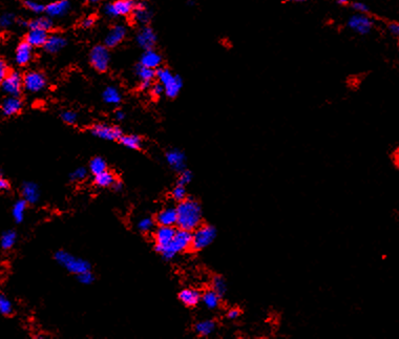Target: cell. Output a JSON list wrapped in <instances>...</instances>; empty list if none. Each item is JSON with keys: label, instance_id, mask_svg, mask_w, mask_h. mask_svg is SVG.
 <instances>
[{"label": "cell", "instance_id": "cell-1", "mask_svg": "<svg viewBox=\"0 0 399 339\" xmlns=\"http://www.w3.org/2000/svg\"><path fill=\"white\" fill-rule=\"evenodd\" d=\"M178 222L180 229L195 231L202 222V208L199 202L192 198H186L177 206Z\"/></svg>", "mask_w": 399, "mask_h": 339}, {"label": "cell", "instance_id": "cell-2", "mask_svg": "<svg viewBox=\"0 0 399 339\" xmlns=\"http://www.w3.org/2000/svg\"><path fill=\"white\" fill-rule=\"evenodd\" d=\"M191 245H192V231L184 230V229L179 228L170 244L162 250L160 254L163 256L164 259L170 260L177 254L184 252V251L190 249Z\"/></svg>", "mask_w": 399, "mask_h": 339}, {"label": "cell", "instance_id": "cell-3", "mask_svg": "<svg viewBox=\"0 0 399 339\" xmlns=\"http://www.w3.org/2000/svg\"><path fill=\"white\" fill-rule=\"evenodd\" d=\"M55 259L59 265L66 268L73 274H81L83 272L91 270V264L85 259L79 258L70 254L67 251L59 250L55 254Z\"/></svg>", "mask_w": 399, "mask_h": 339}, {"label": "cell", "instance_id": "cell-4", "mask_svg": "<svg viewBox=\"0 0 399 339\" xmlns=\"http://www.w3.org/2000/svg\"><path fill=\"white\" fill-rule=\"evenodd\" d=\"M217 237V229L211 225H200L192 233L191 249L195 251L208 247Z\"/></svg>", "mask_w": 399, "mask_h": 339}, {"label": "cell", "instance_id": "cell-5", "mask_svg": "<svg viewBox=\"0 0 399 339\" xmlns=\"http://www.w3.org/2000/svg\"><path fill=\"white\" fill-rule=\"evenodd\" d=\"M136 5L135 0H116L114 3L105 5L103 12L109 17L128 16L133 14Z\"/></svg>", "mask_w": 399, "mask_h": 339}, {"label": "cell", "instance_id": "cell-6", "mask_svg": "<svg viewBox=\"0 0 399 339\" xmlns=\"http://www.w3.org/2000/svg\"><path fill=\"white\" fill-rule=\"evenodd\" d=\"M348 28L358 35H368L374 27V21L369 14L355 13L348 19Z\"/></svg>", "mask_w": 399, "mask_h": 339}, {"label": "cell", "instance_id": "cell-7", "mask_svg": "<svg viewBox=\"0 0 399 339\" xmlns=\"http://www.w3.org/2000/svg\"><path fill=\"white\" fill-rule=\"evenodd\" d=\"M110 59V52L106 46H96L93 48L90 55V61L96 71L101 73L105 72L109 69Z\"/></svg>", "mask_w": 399, "mask_h": 339}, {"label": "cell", "instance_id": "cell-8", "mask_svg": "<svg viewBox=\"0 0 399 339\" xmlns=\"http://www.w3.org/2000/svg\"><path fill=\"white\" fill-rule=\"evenodd\" d=\"M2 86L4 92L12 97H19L24 86V77L18 72H10L3 80Z\"/></svg>", "mask_w": 399, "mask_h": 339}, {"label": "cell", "instance_id": "cell-9", "mask_svg": "<svg viewBox=\"0 0 399 339\" xmlns=\"http://www.w3.org/2000/svg\"><path fill=\"white\" fill-rule=\"evenodd\" d=\"M46 86H47V78L42 73L32 71L25 75L24 87L28 92L36 94L45 90Z\"/></svg>", "mask_w": 399, "mask_h": 339}, {"label": "cell", "instance_id": "cell-10", "mask_svg": "<svg viewBox=\"0 0 399 339\" xmlns=\"http://www.w3.org/2000/svg\"><path fill=\"white\" fill-rule=\"evenodd\" d=\"M176 232L177 230L174 226H160L157 228L154 237L156 243L155 250L158 253H160L162 250L170 244L172 238L176 235Z\"/></svg>", "mask_w": 399, "mask_h": 339}, {"label": "cell", "instance_id": "cell-11", "mask_svg": "<svg viewBox=\"0 0 399 339\" xmlns=\"http://www.w3.org/2000/svg\"><path fill=\"white\" fill-rule=\"evenodd\" d=\"M91 133L97 138H100L102 140H107V141L120 140V138L122 137V131L119 127L111 126L107 124L94 125L91 129Z\"/></svg>", "mask_w": 399, "mask_h": 339}, {"label": "cell", "instance_id": "cell-12", "mask_svg": "<svg viewBox=\"0 0 399 339\" xmlns=\"http://www.w3.org/2000/svg\"><path fill=\"white\" fill-rule=\"evenodd\" d=\"M136 40L140 48L144 49L145 51L153 50L157 42V36L152 28L145 26L138 32Z\"/></svg>", "mask_w": 399, "mask_h": 339}, {"label": "cell", "instance_id": "cell-13", "mask_svg": "<svg viewBox=\"0 0 399 339\" xmlns=\"http://www.w3.org/2000/svg\"><path fill=\"white\" fill-rule=\"evenodd\" d=\"M70 8L69 0H55L46 7V13L51 18H60L69 13Z\"/></svg>", "mask_w": 399, "mask_h": 339}, {"label": "cell", "instance_id": "cell-14", "mask_svg": "<svg viewBox=\"0 0 399 339\" xmlns=\"http://www.w3.org/2000/svg\"><path fill=\"white\" fill-rule=\"evenodd\" d=\"M126 36V29L122 25L114 26L110 32L107 33L104 39V45L107 48H115L123 41Z\"/></svg>", "mask_w": 399, "mask_h": 339}, {"label": "cell", "instance_id": "cell-15", "mask_svg": "<svg viewBox=\"0 0 399 339\" xmlns=\"http://www.w3.org/2000/svg\"><path fill=\"white\" fill-rule=\"evenodd\" d=\"M166 161L168 165L175 171L181 172L185 169L186 157L184 152L179 149H171L166 154Z\"/></svg>", "mask_w": 399, "mask_h": 339}, {"label": "cell", "instance_id": "cell-16", "mask_svg": "<svg viewBox=\"0 0 399 339\" xmlns=\"http://www.w3.org/2000/svg\"><path fill=\"white\" fill-rule=\"evenodd\" d=\"M33 57V47H32L30 43L27 41L20 42L15 53V61L20 67H25V65L29 64L30 61Z\"/></svg>", "mask_w": 399, "mask_h": 339}, {"label": "cell", "instance_id": "cell-17", "mask_svg": "<svg viewBox=\"0 0 399 339\" xmlns=\"http://www.w3.org/2000/svg\"><path fill=\"white\" fill-rule=\"evenodd\" d=\"M157 223L159 226H175L178 222L177 207H165L157 214Z\"/></svg>", "mask_w": 399, "mask_h": 339}, {"label": "cell", "instance_id": "cell-18", "mask_svg": "<svg viewBox=\"0 0 399 339\" xmlns=\"http://www.w3.org/2000/svg\"><path fill=\"white\" fill-rule=\"evenodd\" d=\"M133 18L136 23L140 26H147L148 23L153 17V13L148 6L144 3H138L133 12Z\"/></svg>", "mask_w": 399, "mask_h": 339}, {"label": "cell", "instance_id": "cell-19", "mask_svg": "<svg viewBox=\"0 0 399 339\" xmlns=\"http://www.w3.org/2000/svg\"><path fill=\"white\" fill-rule=\"evenodd\" d=\"M21 108H23V101L20 100L19 97H12L9 96L7 99L3 101L2 104V111L4 116L6 117H12L17 115Z\"/></svg>", "mask_w": 399, "mask_h": 339}, {"label": "cell", "instance_id": "cell-20", "mask_svg": "<svg viewBox=\"0 0 399 339\" xmlns=\"http://www.w3.org/2000/svg\"><path fill=\"white\" fill-rule=\"evenodd\" d=\"M49 34L47 31L42 30H30L29 33L26 36V41L33 48H39V47H45L46 42L48 41Z\"/></svg>", "mask_w": 399, "mask_h": 339}, {"label": "cell", "instance_id": "cell-21", "mask_svg": "<svg viewBox=\"0 0 399 339\" xmlns=\"http://www.w3.org/2000/svg\"><path fill=\"white\" fill-rule=\"evenodd\" d=\"M21 194L23 198L30 204H35L39 201L40 191L38 185L33 182H26L21 187Z\"/></svg>", "mask_w": 399, "mask_h": 339}, {"label": "cell", "instance_id": "cell-22", "mask_svg": "<svg viewBox=\"0 0 399 339\" xmlns=\"http://www.w3.org/2000/svg\"><path fill=\"white\" fill-rule=\"evenodd\" d=\"M179 299L187 307H195L202 300V294L196 289H184L179 293Z\"/></svg>", "mask_w": 399, "mask_h": 339}, {"label": "cell", "instance_id": "cell-23", "mask_svg": "<svg viewBox=\"0 0 399 339\" xmlns=\"http://www.w3.org/2000/svg\"><path fill=\"white\" fill-rule=\"evenodd\" d=\"M67 47V39L61 35L54 34L49 36L43 49L50 54H56Z\"/></svg>", "mask_w": 399, "mask_h": 339}, {"label": "cell", "instance_id": "cell-24", "mask_svg": "<svg viewBox=\"0 0 399 339\" xmlns=\"http://www.w3.org/2000/svg\"><path fill=\"white\" fill-rule=\"evenodd\" d=\"M162 62V58L160 55L153 51V50H147L143 53L141 60H140V64L143 65V67L149 68V69H157L160 67V64Z\"/></svg>", "mask_w": 399, "mask_h": 339}, {"label": "cell", "instance_id": "cell-25", "mask_svg": "<svg viewBox=\"0 0 399 339\" xmlns=\"http://www.w3.org/2000/svg\"><path fill=\"white\" fill-rule=\"evenodd\" d=\"M54 27V23H53V19L51 17L47 16H41L38 18H35L33 20L29 21V29L30 30H42V31H51Z\"/></svg>", "mask_w": 399, "mask_h": 339}, {"label": "cell", "instance_id": "cell-26", "mask_svg": "<svg viewBox=\"0 0 399 339\" xmlns=\"http://www.w3.org/2000/svg\"><path fill=\"white\" fill-rule=\"evenodd\" d=\"M164 87H165V95L168 98H176L183 87L182 78L180 76L175 75L172 79L167 84L164 85Z\"/></svg>", "mask_w": 399, "mask_h": 339}, {"label": "cell", "instance_id": "cell-27", "mask_svg": "<svg viewBox=\"0 0 399 339\" xmlns=\"http://www.w3.org/2000/svg\"><path fill=\"white\" fill-rule=\"evenodd\" d=\"M221 296L212 289L202 294V301L208 309H217L220 304Z\"/></svg>", "mask_w": 399, "mask_h": 339}, {"label": "cell", "instance_id": "cell-28", "mask_svg": "<svg viewBox=\"0 0 399 339\" xmlns=\"http://www.w3.org/2000/svg\"><path fill=\"white\" fill-rule=\"evenodd\" d=\"M102 98L105 103L111 105H117L121 102V95L114 86L106 87L102 93Z\"/></svg>", "mask_w": 399, "mask_h": 339}, {"label": "cell", "instance_id": "cell-29", "mask_svg": "<svg viewBox=\"0 0 399 339\" xmlns=\"http://www.w3.org/2000/svg\"><path fill=\"white\" fill-rule=\"evenodd\" d=\"M94 182L97 186H98V187L104 188V187H110V186H113V184L116 182V179L112 172L105 170L99 174H97V176H95Z\"/></svg>", "mask_w": 399, "mask_h": 339}, {"label": "cell", "instance_id": "cell-30", "mask_svg": "<svg viewBox=\"0 0 399 339\" xmlns=\"http://www.w3.org/2000/svg\"><path fill=\"white\" fill-rule=\"evenodd\" d=\"M215 326L217 325H215V322L213 320L207 319V320H202V321L198 322L195 325V330H196L197 334H199L200 336L206 337L214 332Z\"/></svg>", "mask_w": 399, "mask_h": 339}, {"label": "cell", "instance_id": "cell-31", "mask_svg": "<svg viewBox=\"0 0 399 339\" xmlns=\"http://www.w3.org/2000/svg\"><path fill=\"white\" fill-rule=\"evenodd\" d=\"M120 143L131 149H140L142 146V140L140 137L136 135H127V136H122L120 138Z\"/></svg>", "mask_w": 399, "mask_h": 339}, {"label": "cell", "instance_id": "cell-32", "mask_svg": "<svg viewBox=\"0 0 399 339\" xmlns=\"http://www.w3.org/2000/svg\"><path fill=\"white\" fill-rule=\"evenodd\" d=\"M27 204L28 202L25 199H23V200H18L13 206L12 214L16 223H21L24 221L25 213L27 210Z\"/></svg>", "mask_w": 399, "mask_h": 339}, {"label": "cell", "instance_id": "cell-33", "mask_svg": "<svg viewBox=\"0 0 399 339\" xmlns=\"http://www.w3.org/2000/svg\"><path fill=\"white\" fill-rule=\"evenodd\" d=\"M211 289L217 292L221 297L224 296L227 292V283H226L225 278L221 275L213 276L211 280Z\"/></svg>", "mask_w": 399, "mask_h": 339}, {"label": "cell", "instance_id": "cell-34", "mask_svg": "<svg viewBox=\"0 0 399 339\" xmlns=\"http://www.w3.org/2000/svg\"><path fill=\"white\" fill-rule=\"evenodd\" d=\"M136 74L142 81H153L156 77L155 70L143 67L141 64H139L136 68Z\"/></svg>", "mask_w": 399, "mask_h": 339}, {"label": "cell", "instance_id": "cell-35", "mask_svg": "<svg viewBox=\"0 0 399 339\" xmlns=\"http://www.w3.org/2000/svg\"><path fill=\"white\" fill-rule=\"evenodd\" d=\"M16 238L17 235L13 230H8L4 232L2 235V248L4 250H10L11 248H13L16 243Z\"/></svg>", "mask_w": 399, "mask_h": 339}, {"label": "cell", "instance_id": "cell-36", "mask_svg": "<svg viewBox=\"0 0 399 339\" xmlns=\"http://www.w3.org/2000/svg\"><path fill=\"white\" fill-rule=\"evenodd\" d=\"M106 168H107L106 162L100 157L94 158L90 163V170L94 174V176H97V174H99V173L107 170Z\"/></svg>", "mask_w": 399, "mask_h": 339}, {"label": "cell", "instance_id": "cell-37", "mask_svg": "<svg viewBox=\"0 0 399 339\" xmlns=\"http://www.w3.org/2000/svg\"><path fill=\"white\" fill-rule=\"evenodd\" d=\"M24 6L29 11H31V12H33L35 14H41L43 12H46V6L38 2H35V0H25Z\"/></svg>", "mask_w": 399, "mask_h": 339}, {"label": "cell", "instance_id": "cell-38", "mask_svg": "<svg viewBox=\"0 0 399 339\" xmlns=\"http://www.w3.org/2000/svg\"><path fill=\"white\" fill-rule=\"evenodd\" d=\"M174 76L175 75H172V73L168 69H159L156 72V77L158 78V81L163 85L167 84Z\"/></svg>", "mask_w": 399, "mask_h": 339}, {"label": "cell", "instance_id": "cell-39", "mask_svg": "<svg viewBox=\"0 0 399 339\" xmlns=\"http://www.w3.org/2000/svg\"><path fill=\"white\" fill-rule=\"evenodd\" d=\"M155 222L152 217H144L138 223V229L143 233L150 232L154 229Z\"/></svg>", "mask_w": 399, "mask_h": 339}, {"label": "cell", "instance_id": "cell-40", "mask_svg": "<svg viewBox=\"0 0 399 339\" xmlns=\"http://www.w3.org/2000/svg\"><path fill=\"white\" fill-rule=\"evenodd\" d=\"M171 196H172V199H174L177 202H179V203L182 202V201H184L187 198L185 186H182V185H178L177 184L176 187L172 189Z\"/></svg>", "mask_w": 399, "mask_h": 339}, {"label": "cell", "instance_id": "cell-41", "mask_svg": "<svg viewBox=\"0 0 399 339\" xmlns=\"http://www.w3.org/2000/svg\"><path fill=\"white\" fill-rule=\"evenodd\" d=\"M13 308H12V302H11L5 295L0 296V313L3 315H10L12 314Z\"/></svg>", "mask_w": 399, "mask_h": 339}, {"label": "cell", "instance_id": "cell-42", "mask_svg": "<svg viewBox=\"0 0 399 339\" xmlns=\"http://www.w3.org/2000/svg\"><path fill=\"white\" fill-rule=\"evenodd\" d=\"M86 176H88V170H86L84 167H79L77 169H75L71 173L70 179L73 182H79V181L84 180L86 178Z\"/></svg>", "mask_w": 399, "mask_h": 339}, {"label": "cell", "instance_id": "cell-43", "mask_svg": "<svg viewBox=\"0 0 399 339\" xmlns=\"http://www.w3.org/2000/svg\"><path fill=\"white\" fill-rule=\"evenodd\" d=\"M61 119L64 123L73 125L77 122V114L73 111H66L61 114Z\"/></svg>", "mask_w": 399, "mask_h": 339}, {"label": "cell", "instance_id": "cell-44", "mask_svg": "<svg viewBox=\"0 0 399 339\" xmlns=\"http://www.w3.org/2000/svg\"><path fill=\"white\" fill-rule=\"evenodd\" d=\"M15 23V16L11 13H5L0 17V27L8 29Z\"/></svg>", "mask_w": 399, "mask_h": 339}, {"label": "cell", "instance_id": "cell-45", "mask_svg": "<svg viewBox=\"0 0 399 339\" xmlns=\"http://www.w3.org/2000/svg\"><path fill=\"white\" fill-rule=\"evenodd\" d=\"M192 180V173L191 171L184 169L183 171L180 172V177L178 179V185H182V186H186L187 184H189Z\"/></svg>", "mask_w": 399, "mask_h": 339}, {"label": "cell", "instance_id": "cell-46", "mask_svg": "<svg viewBox=\"0 0 399 339\" xmlns=\"http://www.w3.org/2000/svg\"><path fill=\"white\" fill-rule=\"evenodd\" d=\"M351 8L355 11V13H358V14H369V12H370L369 7L361 2L352 3Z\"/></svg>", "mask_w": 399, "mask_h": 339}, {"label": "cell", "instance_id": "cell-47", "mask_svg": "<svg viewBox=\"0 0 399 339\" xmlns=\"http://www.w3.org/2000/svg\"><path fill=\"white\" fill-rule=\"evenodd\" d=\"M77 278H78V280L81 282V283H83V285H91V283L94 281V279H95V277H94V275H93V273L91 272V270L90 271H86V272H83V273H81V274H78L77 275Z\"/></svg>", "mask_w": 399, "mask_h": 339}, {"label": "cell", "instance_id": "cell-48", "mask_svg": "<svg viewBox=\"0 0 399 339\" xmlns=\"http://www.w3.org/2000/svg\"><path fill=\"white\" fill-rule=\"evenodd\" d=\"M150 93H152V95L154 97L158 98L161 95H163V93H165V87H164L163 84L160 83V82L155 83V84L152 85V87H150Z\"/></svg>", "mask_w": 399, "mask_h": 339}, {"label": "cell", "instance_id": "cell-49", "mask_svg": "<svg viewBox=\"0 0 399 339\" xmlns=\"http://www.w3.org/2000/svg\"><path fill=\"white\" fill-rule=\"evenodd\" d=\"M9 69H8V65L5 61H0V79L4 80L7 76L9 75Z\"/></svg>", "mask_w": 399, "mask_h": 339}, {"label": "cell", "instance_id": "cell-50", "mask_svg": "<svg viewBox=\"0 0 399 339\" xmlns=\"http://www.w3.org/2000/svg\"><path fill=\"white\" fill-rule=\"evenodd\" d=\"M241 314H242V312L240 309H230L227 312V317H228V319L234 320V319H238L241 316Z\"/></svg>", "mask_w": 399, "mask_h": 339}, {"label": "cell", "instance_id": "cell-51", "mask_svg": "<svg viewBox=\"0 0 399 339\" xmlns=\"http://www.w3.org/2000/svg\"><path fill=\"white\" fill-rule=\"evenodd\" d=\"M94 25H95V18L92 17V16L86 17L85 19L82 20V23H81V26H82L84 29H90V28H92Z\"/></svg>", "mask_w": 399, "mask_h": 339}, {"label": "cell", "instance_id": "cell-52", "mask_svg": "<svg viewBox=\"0 0 399 339\" xmlns=\"http://www.w3.org/2000/svg\"><path fill=\"white\" fill-rule=\"evenodd\" d=\"M389 30L393 35L399 37V24H391L389 26Z\"/></svg>", "mask_w": 399, "mask_h": 339}, {"label": "cell", "instance_id": "cell-53", "mask_svg": "<svg viewBox=\"0 0 399 339\" xmlns=\"http://www.w3.org/2000/svg\"><path fill=\"white\" fill-rule=\"evenodd\" d=\"M152 81H141V84H140V90L141 91H146V90H150V87H152Z\"/></svg>", "mask_w": 399, "mask_h": 339}, {"label": "cell", "instance_id": "cell-54", "mask_svg": "<svg viewBox=\"0 0 399 339\" xmlns=\"http://www.w3.org/2000/svg\"><path fill=\"white\" fill-rule=\"evenodd\" d=\"M393 162H394V165L399 169V147L394 151Z\"/></svg>", "mask_w": 399, "mask_h": 339}, {"label": "cell", "instance_id": "cell-55", "mask_svg": "<svg viewBox=\"0 0 399 339\" xmlns=\"http://www.w3.org/2000/svg\"><path fill=\"white\" fill-rule=\"evenodd\" d=\"M9 188H10V183L4 178L0 179V189H2V190H8Z\"/></svg>", "mask_w": 399, "mask_h": 339}, {"label": "cell", "instance_id": "cell-56", "mask_svg": "<svg viewBox=\"0 0 399 339\" xmlns=\"http://www.w3.org/2000/svg\"><path fill=\"white\" fill-rule=\"evenodd\" d=\"M113 189L114 190H116V191H120V190H122V188H123V184L120 182V181H116L114 184H113Z\"/></svg>", "mask_w": 399, "mask_h": 339}, {"label": "cell", "instance_id": "cell-57", "mask_svg": "<svg viewBox=\"0 0 399 339\" xmlns=\"http://www.w3.org/2000/svg\"><path fill=\"white\" fill-rule=\"evenodd\" d=\"M124 118H125V114L122 111H118L116 113V119L118 120V121H122Z\"/></svg>", "mask_w": 399, "mask_h": 339}, {"label": "cell", "instance_id": "cell-58", "mask_svg": "<svg viewBox=\"0 0 399 339\" xmlns=\"http://www.w3.org/2000/svg\"><path fill=\"white\" fill-rule=\"evenodd\" d=\"M334 3L339 5V6H347L349 5V0H333Z\"/></svg>", "mask_w": 399, "mask_h": 339}, {"label": "cell", "instance_id": "cell-59", "mask_svg": "<svg viewBox=\"0 0 399 339\" xmlns=\"http://www.w3.org/2000/svg\"><path fill=\"white\" fill-rule=\"evenodd\" d=\"M286 2H290V3H297V4H301V3H306L308 0H286Z\"/></svg>", "mask_w": 399, "mask_h": 339}, {"label": "cell", "instance_id": "cell-60", "mask_svg": "<svg viewBox=\"0 0 399 339\" xmlns=\"http://www.w3.org/2000/svg\"><path fill=\"white\" fill-rule=\"evenodd\" d=\"M86 3H89V4H98V3H100L101 0H85Z\"/></svg>", "mask_w": 399, "mask_h": 339}]
</instances>
